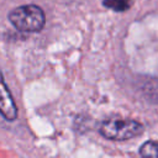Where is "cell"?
Wrapping results in <instances>:
<instances>
[{"instance_id":"obj_1","label":"cell","mask_w":158,"mask_h":158,"mask_svg":"<svg viewBox=\"0 0 158 158\" xmlns=\"http://www.w3.org/2000/svg\"><path fill=\"white\" fill-rule=\"evenodd\" d=\"M11 23L22 32H37L41 31L46 22L44 12L36 5H23L14 9L9 14Z\"/></svg>"},{"instance_id":"obj_2","label":"cell","mask_w":158,"mask_h":158,"mask_svg":"<svg viewBox=\"0 0 158 158\" xmlns=\"http://www.w3.org/2000/svg\"><path fill=\"white\" fill-rule=\"evenodd\" d=\"M143 131V126L135 120L111 118L106 120L100 126V133L112 141H126L138 136Z\"/></svg>"},{"instance_id":"obj_3","label":"cell","mask_w":158,"mask_h":158,"mask_svg":"<svg viewBox=\"0 0 158 158\" xmlns=\"http://www.w3.org/2000/svg\"><path fill=\"white\" fill-rule=\"evenodd\" d=\"M0 114L9 121H14L17 117V107L7 89L4 77L0 72Z\"/></svg>"},{"instance_id":"obj_4","label":"cell","mask_w":158,"mask_h":158,"mask_svg":"<svg viewBox=\"0 0 158 158\" xmlns=\"http://www.w3.org/2000/svg\"><path fill=\"white\" fill-rule=\"evenodd\" d=\"M139 153L143 158H158V142H144L139 148Z\"/></svg>"},{"instance_id":"obj_5","label":"cell","mask_w":158,"mask_h":158,"mask_svg":"<svg viewBox=\"0 0 158 158\" xmlns=\"http://www.w3.org/2000/svg\"><path fill=\"white\" fill-rule=\"evenodd\" d=\"M131 4V0H104V5L116 11L126 10Z\"/></svg>"}]
</instances>
